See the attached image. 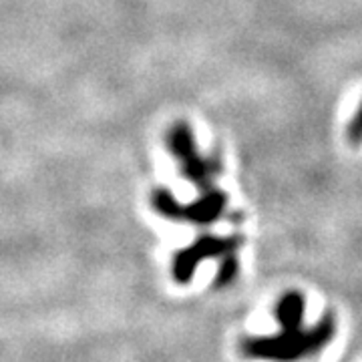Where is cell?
Returning a JSON list of instances; mask_svg holds the SVG:
<instances>
[{
	"label": "cell",
	"instance_id": "obj_1",
	"mask_svg": "<svg viewBox=\"0 0 362 362\" xmlns=\"http://www.w3.org/2000/svg\"><path fill=\"white\" fill-rule=\"evenodd\" d=\"M306 302L300 292H286L276 304L280 332L270 337H247L240 350L246 358L266 362H298L314 356L334 338V314H324L312 328H304Z\"/></svg>",
	"mask_w": 362,
	"mask_h": 362
},
{
	"label": "cell",
	"instance_id": "obj_4",
	"mask_svg": "<svg viewBox=\"0 0 362 362\" xmlns=\"http://www.w3.org/2000/svg\"><path fill=\"white\" fill-rule=\"evenodd\" d=\"M244 244V238L242 235H202L197 238L194 244L185 250H180L173 258V280L180 282V284H187L192 278H194L195 268L199 262H204L207 258L221 259L226 258L228 254H235Z\"/></svg>",
	"mask_w": 362,
	"mask_h": 362
},
{
	"label": "cell",
	"instance_id": "obj_6",
	"mask_svg": "<svg viewBox=\"0 0 362 362\" xmlns=\"http://www.w3.org/2000/svg\"><path fill=\"white\" fill-rule=\"evenodd\" d=\"M346 137H349V141L354 143V145L362 143V103L361 107H358V111H356L354 119L350 121L349 129H346Z\"/></svg>",
	"mask_w": 362,
	"mask_h": 362
},
{
	"label": "cell",
	"instance_id": "obj_3",
	"mask_svg": "<svg viewBox=\"0 0 362 362\" xmlns=\"http://www.w3.org/2000/svg\"><path fill=\"white\" fill-rule=\"evenodd\" d=\"M226 206H228V195L218 187L202 192L199 197L187 206H181L168 189H156L151 194V207L159 216L173 221H192L197 226H207L221 218Z\"/></svg>",
	"mask_w": 362,
	"mask_h": 362
},
{
	"label": "cell",
	"instance_id": "obj_5",
	"mask_svg": "<svg viewBox=\"0 0 362 362\" xmlns=\"http://www.w3.org/2000/svg\"><path fill=\"white\" fill-rule=\"evenodd\" d=\"M238 270H240V264L235 254H228L226 258L220 259V268H218V276H216V288H228L233 284V280L238 278Z\"/></svg>",
	"mask_w": 362,
	"mask_h": 362
},
{
	"label": "cell",
	"instance_id": "obj_2",
	"mask_svg": "<svg viewBox=\"0 0 362 362\" xmlns=\"http://www.w3.org/2000/svg\"><path fill=\"white\" fill-rule=\"evenodd\" d=\"M168 149L177 159L181 175L192 181L199 192L214 189V181L220 175L221 161L218 157H204L197 151L195 137L189 125L175 123L168 133Z\"/></svg>",
	"mask_w": 362,
	"mask_h": 362
}]
</instances>
